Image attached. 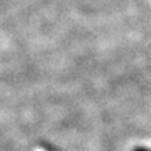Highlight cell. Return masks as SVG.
Segmentation results:
<instances>
[{
  "label": "cell",
  "mask_w": 151,
  "mask_h": 151,
  "mask_svg": "<svg viewBox=\"0 0 151 151\" xmlns=\"http://www.w3.org/2000/svg\"><path fill=\"white\" fill-rule=\"evenodd\" d=\"M42 147H43V150H46V151H60L59 148H56L55 146H50V144H48V143H43Z\"/></svg>",
  "instance_id": "obj_1"
},
{
  "label": "cell",
  "mask_w": 151,
  "mask_h": 151,
  "mask_svg": "<svg viewBox=\"0 0 151 151\" xmlns=\"http://www.w3.org/2000/svg\"><path fill=\"white\" fill-rule=\"evenodd\" d=\"M133 151H151V150H148V148H144V147H136Z\"/></svg>",
  "instance_id": "obj_2"
}]
</instances>
